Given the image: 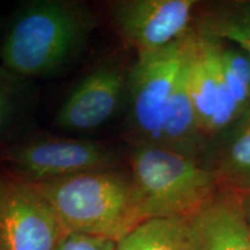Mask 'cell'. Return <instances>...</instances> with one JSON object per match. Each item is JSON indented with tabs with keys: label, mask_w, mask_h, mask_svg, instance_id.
<instances>
[{
	"label": "cell",
	"mask_w": 250,
	"mask_h": 250,
	"mask_svg": "<svg viewBox=\"0 0 250 250\" xmlns=\"http://www.w3.org/2000/svg\"><path fill=\"white\" fill-rule=\"evenodd\" d=\"M98 26L88 5L73 0H31L9 19L0 41V64L31 80L65 70Z\"/></svg>",
	"instance_id": "6da1fadb"
},
{
	"label": "cell",
	"mask_w": 250,
	"mask_h": 250,
	"mask_svg": "<svg viewBox=\"0 0 250 250\" xmlns=\"http://www.w3.org/2000/svg\"><path fill=\"white\" fill-rule=\"evenodd\" d=\"M33 186L51 206L66 233L117 242L145 220L127 165Z\"/></svg>",
	"instance_id": "7a4b0ae2"
},
{
	"label": "cell",
	"mask_w": 250,
	"mask_h": 250,
	"mask_svg": "<svg viewBox=\"0 0 250 250\" xmlns=\"http://www.w3.org/2000/svg\"><path fill=\"white\" fill-rule=\"evenodd\" d=\"M126 165L145 220L189 221L220 191L211 170L160 145L130 146Z\"/></svg>",
	"instance_id": "3957f363"
},
{
	"label": "cell",
	"mask_w": 250,
	"mask_h": 250,
	"mask_svg": "<svg viewBox=\"0 0 250 250\" xmlns=\"http://www.w3.org/2000/svg\"><path fill=\"white\" fill-rule=\"evenodd\" d=\"M122 166L120 149L99 140L27 133L0 152V167L30 184Z\"/></svg>",
	"instance_id": "277c9868"
},
{
	"label": "cell",
	"mask_w": 250,
	"mask_h": 250,
	"mask_svg": "<svg viewBox=\"0 0 250 250\" xmlns=\"http://www.w3.org/2000/svg\"><path fill=\"white\" fill-rule=\"evenodd\" d=\"M193 29L156 51L139 52L127 70V140L130 146L158 145L165 109L182 71Z\"/></svg>",
	"instance_id": "5b68a950"
},
{
	"label": "cell",
	"mask_w": 250,
	"mask_h": 250,
	"mask_svg": "<svg viewBox=\"0 0 250 250\" xmlns=\"http://www.w3.org/2000/svg\"><path fill=\"white\" fill-rule=\"evenodd\" d=\"M197 0H115L109 18L127 48L156 51L182 40L193 29Z\"/></svg>",
	"instance_id": "8992f818"
},
{
	"label": "cell",
	"mask_w": 250,
	"mask_h": 250,
	"mask_svg": "<svg viewBox=\"0 0 250 250\" xmlns=\"http://www.w3.org/2000/svg\"><path fill=\"white\" fill-rule=\"evenodd\" d=\"M65 233L35 187L0 167V250H55Z\"/></svg>",
	"instance_id": "52a82bcc"
},
{
	"label": "cell",
	"mask_w": 250,
	"mask_h": 250,
	"mask_svg": "<svg viewBox=\"0 0 250 250\" xmlns=\"http://www.w3.org/2000/svg\"><path fill=\"white\" fill-rule=\"evenodd\" d=\"M220 42L197 34L188 58L189 89L199 124L208 143L243 116L225 81L219 55Z\"/></svg>",
	"instance_id": "ba28073f"
},
{
	"label": "cell",
	"mask_w": 250,
	"mask_h": 250,
	"mask_svg": "<svg viewBox=\"0 0 250 250\" xmlns=\"http://www.w3.org/2000/svg\"><path fill=\"white\" fill-rule=\"evenodd\" d=\"M127 70L118 64H103L87 74L59 107V129L90 132L114 120L126 102Z\"/></svg>",
	"instance_id": "9c48e42d"
},
{
	"label": "cell",
	"mask_w": 250,
	"mask_h": 250,
	"mask_svg": "<svg viewBox=\"0 0 250 250\" xmlns=\"http://www.w3.org/2000/svg\"><path fill=\"white\" fill-rule=\"evenodd\" d=\"M188 223L195 250H250L241 196L219 191Z\"/></svg>",
	"instance_id": "30bf717a"
},
{
	"label": "cell",
	"mask_w": 250,
	"mask_h": 250,
	"mask_svg": "<svg viewBox=\"0 0 250 250\" xmlns=\"http://www.w3.org/2000/svg\"><path fill=\"white\" fill-rule=\"evenodd\" d=\"M188 58L189 54L169 101L166 105L158 145L187 156L203 166L208 139L199 124L190 94Z\"/></svg>",
	"instance_id": "8fae6325"
},
{
	"label": "cell",
	"mask_w": 250,
	"mask_h": 250,
	"mask_svg": "<svg viewBox=\"0 0 250 250\" xmlns=\"http://www.w3.org/2000/svg\"><path fill=\"white\" fill-rule=\"evenodd\" d=\"M203 167L217 177L220 191L242 196L250 189V110L208 143Z\"/></svg>",
	"instance_id": "7c38bea8"
},
{
	"label": "cell",
	"mask_w": 250,
	"mask_h": 250,
	"mask_svg": "<svg viewBox=\"0 0 250 250\" xmlns=\"http://www.w3.org/2000/svg\"><path fill=\"white\" fill-rule=\"evenodd\" d=\"M193 30L202 36L232 43L250 59L249 0L199 1Z\"/></svg>",
	"instance_id": "4fadbf2b"
},
{
	"label": "cell",
	"mask_w": 250,
	"mask_h": 250,
	"mask_svg": "<svg viewBox=\"0 0 250 250\" xmlns=\"http://www.w3.org/2000/svg\"><path fill=\"white\" fill-rule=\"evenodd\" d=\"M30 80L19 77L0 64V152L27 134L33 110Z\"/></svg>",
	"instance_id": "5bb4252c"
},
{
	"label": "cell",
	"mask_w": 250,
	"mask_h": 250,
	"mask_svg": "<svg viewBox=\"0 0 250 250\" xmlns=\"http://www.w3.org/2000/svg\"><path fill=\"white\" fill-rule=\"evenodd\" d=\"M116 250H195V247L188 221L151 218L118 240Z\"/></svg>",
	"instance_id": "9a60e30c"
},
{
	"label": "cell",
	"mask_w": 250,
	"mask_h": 250,
	"mask_svg": "<svg viewBox=\"0 0 250 250\" xmlns=\"http://www.w3.org/2000/svg\"><path fill=\"white\" fill-rule=\"evenodd\" d=\"M219 42V55L225 81L245 115L250 110V59L232 43Z\"/></svg>",
	"instance_id": "2e32d148"
},
{
	"label": "cell",
	"mask_w": 250,
	"mask_h": 250,
	"mask_svg": "<svg viewBox=\"0 0 250 250\" xmlns=\"http://www.w3.org/2000/svg\"><path fill=\"white\" fill-rule=\"evenodd\" d=\"M55 250H116V242L104 237L65 233Z\"/></svg>",
	"instance_id": "e0dca14e"
},
{
	"label": "cell",
	"mask_w": 250,
	"mask_h": 250,
	"mask_svg": "<svg viewBox=\"0 0 250 250\" xmlns=\"http://www.w3.org/2000/svg\"><path fill=\"white\" fill-rule=\"evenodd\" d=\"M241 206L247 223L250 227V189L241 196Z\"/></svg>",
	"instance_id": "ac0fdd59"
},
{
	"label": "cell",
	"mask_w": 250,
	"mask_h": 250,
	"mask_svg": "<svg viewBox=\"0 0 250 250\" xmlns=\"http://www.w3.org/2000/svg\"><path fill=\"white\" fill-rule=\"evenodd\" d=\"M249 2H250V0H249Z\"/></svg>",
	"instance_id": "d6986e66"
}]
</instances>
